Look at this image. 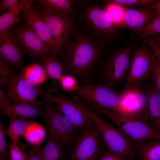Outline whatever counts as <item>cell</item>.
Listing matches in <instances>:
<instances>
[{"label": "cell", "mask_w": 160, "mask_h": 160, "mask_svg": "<svg viewBox=\"0 0 160 160\" xmlns=\"http://www.w3.org/2000/svg\"><path fill=\"white\" fill-rule=\"evenodd\" d=\"M97 45L87 37L80 35L74 41L59 49L55 57L62 64L65 72L78 79L89 73L98 59Z\"/></svg>", "instance_id": "obj_1"}, {"label": "cell", "mask_w": 160, "mask_h": 160, "mask_svg": "<svg viewBox=\"0 0 160 160\" xmlns=\"http://www.w3.org/2000/svg\"><path fill=\"white\" fill-rule=\"evenodd\" d=\"M83 106L97 126L107 150L124 156L129 160H135L134 142L118 128L105 122L92 108L88 105H83Z\"/></svg>", "instance_id": "obj_2"}, {"label": "cell", "mask_w": 160, "mask_h": 160, "mask_svg": "<svg viewBox=\"0 0 160 160\" xmlns=\"http://www.w3.org/2000/svg\"><path fill=\"white\" fill-rule=\"evenodd\" d=\"M88 105L104 114L134 142L148 139L160 140V132L139 117L110 111L96 104Z\"/></svg>", "instance_id": "obj_3"}, {"label": "cell", "mask_w": 160, "mask_h": 160, "mask_svg": "<svg viewBox=\"0 0 160 160\" xmlns=\"http://www.w3.org/2000/svg\"><path fill=\"white\" fill-rule=\"evenodd\" d=\"M39 95L43 98V121L49 122L65 148L75 142L79 133L50 98L49 94L41 87Z\"/></svg>", "instance_id": "obj_4"}, {"label": "cell", "mask_w": 160, "mask_h": 160, "mask_svg": "<svg viewBox=\"0 0 160 160\" xmlns=\"http://www.w3.org/2000/svg\"><path fill=\"white\" fill-rule=\"evenodd\" d=\"M105 148L94 122L79 133L69 160H99L107 151Z\"/></svg>", "instance_id": "obj_5"}, {"label": "cell", "mask_w": 160, "mask_h": 160, "mask_svg": "<svg viewBox=\"0 0 160 160\" xmlns=\"http://www.w3.org/2000/svg\"><path fill=\"white\" fill-rule=\"evenodd\" d=\"M48 93L54 103L79 133L94 123L76 96L65 97L55 88L49 89Z\"/></svg>", "instance_id": "obj_6"}, {"label": "cell", "mask_w": 160, "mask_h": 160, "mask_svg": "<svg viewBox=\"0 0 160 160\" xmlns=\"http://www.w3.org/2000/svg\"><path fill=\"white\" fill-rule=\"evenodd\" d=\"M73 92L77 97L86 100L88 103L97 104L113 111H120V100L118 94L102 83H87L79 85Z\"/></svg>", "instance_id": "obj_7"}, {"label": "cell", "mask_w": 160, "mask_h": 160, "mask_svg": "<svg viewBox=\"0 0 160 160\" xmlns=\"http://www.w3.org/2000/svg\"><path fill=\"white\" fill-rule=\"evenodd\" d=\"M131 52V47L126 46L109 56L102 70V83L115 91L118 85L127 78Z\"/></svg>", "instance_id": "obj_8"}, {"label": "cell", "mask_w": 160, "mask_h": 160, "mask_svg": "<svg viewBox=\"0 0 160 160\" xmlns=\"http://www.w3.org/2000/svg\"><path fill=\"white\" fill-rule=\"evenodd\" d=\"M18 46L23 55L39 61L44 56H55V53L25 22L13 28Z\"/></svg>", "instance_id": "obj_9"}, {"label": "cell", "mask_w": 160, "mask_h": 160, "mask_svg": "<svg viewBox=\"0 0 160 160\" xmlns=\"http://www.w3.org/2000/svg\"><path fill=\"white\" fill-rule=\"evenodd\" d=\"M155 54L146 46L134 48L130 59L125 88L140 85V82L149 77Z\"/></svg>", "instance_id": "obj_10"}, {"label": "cell", "mask_w": 160, "mask_h": 160, "mask_svg": "<svg viewBox=\"0 0 160 160\" xmlns=\"http://www.w3.org/2000/svg\"><path fill=\"white\" fill-rule=\"evenodd\" d=\"M38 11L59 50L70 43L75 27L72 16L58 15L44 10Z\"/></svg>", "instance_id": "obj_11"}, {"label": "cell", "mask_w": 160, "mask_h": 160, "mask_svg": "<svg viewBox=\"0 0 160 160\" xmlns=\"http://www.w3.org/2000/svg\"><path fill=\"white\" fill-rule=\"evenodd\" d=\"M38 87L28 81L20 73L15 74L7 82V95L11 102H24L40 107L43 103L37 99Z\"/></svg>", "instance_id": "obj_12"}, {"label": "cell", "mask_w": 160, "mask_h": 160, "mask_svg": "<svg viewBox=\"0 0 160 160\" xmlns=\"http://www.w3.org/2000/svg\"><path fill=\"white\" fill-rule=\"evenodd\" d=\"M118 94L120 100V113L137 116L146 120L150 119L145 89H143L139 85L125 88Z\"/></svg>", "instance_id": "obj_13"}, {"label": "cell", "mask_w": 160, "mask_h": 160, "mask_svg": "<svg viewBox=\"0 0 160 160\" xmlns=\"http://www.w3.org/2000/svg\"><path fill=\"white\" fill-rule=\"evenodd\" d=\"M34 1L23 0V8L20 12L21 17L56 55L59 50L58 48L38 10L35 7Z\"/></svg>", "instance_id": "obj_14"}, {"label": "cell", "mask_w": 160, "mask_h": 160, "mask_svg": "<svg viewBox=\"0 0 160 160\" xmlns=\"http://www.w3.org/2000/svg\"><path fill=\"white\" fill-rule=\"evenodd\" d=\"M23 56L17 44L13 28L0 36V60L5 61L20 71L25 65Z\"/></svg>", "instance_id": "obj_15"}, {"label": "cell", "mask_w": 160, "mask_h": 160, "mask_svg": "<svg viewBox=\"0 0 160 160\" xmlns=\"http://www.w3.org/2000/svg\"><path fill=\"white\" fill-rule=\"evenodd\" d=\"M44 110L37 107L24 102H9L0 104V116L6 115L15 118L25 120L28 118L42 117Z\"/></svg>", "instance_id": "obj_16"}, {"label": "cell", "mask_w": 160, "mask_h": 160, "mask_svg": "<svg viewBox=\"0 0 160 160\" xmlns=\"http://www.w3.org/2000/svg\"><path fill=\"white\" fill-rule=\"evenodd\" d=\"M86 17L90 25L105 35L116 34L119 28L104 9L96 7L91 8L87 11Z\"/></svg>", "instance_id": "obj_17"}, {"label": "cell", "mask_w": 160, "mask_h": 160, "mask_svg": "<svg viewBox=\"0 0 160 160\" xmlns=\"http://www.w3.org/2000/svg\"><path fill=\"white\" fill-rule=\"evenodd\" d=\"M157 15L153 11L145 7L140 9L127 8L124 15L126 28L138 35Z\"/></svg>", "instance_id": "obj_18"}, {"label": "cell", "mask_w": 160, "mask_h": 160, "mask_svg": "<svg viewBox=\"0 0 160 160\" xmlns=\"http://www.w3.org/2000/svg\"><path fill=\"white\" fill-rule=\"evenodd\" d=\"M44 121L48 129L49 136L46 144L41 149L43 160H62L65 148L49 122Z\"/></svg>", "instance_id": "obj_19"}, {"label": "cell", "mask_w": 160, "mask_h": 160, "mask_svg": "<svg viewBox=\"0 0 160 160\" xmlns=\"http://www.w3.org/2000/svg\"><path fill=\"white\" fill-rule=\"evenodd\" d=\"M77 1L74 0H37L34 4L38 10H44L60 15L73 16V8Z\"/></svg>", "instance_id": "obj_20"}, {"label": "cell", "mask_w": 160, "mask_h": 160, "mask_svg": "<svg viewBox=\"0 0 160 160\" xmlns=\"http://www.w3.org/2000/svg\"><path fill=\"white\" fill-rule=\"evenodd\" d=\"M148 99V109L153 128L160 132V94L154 85L145 88Z\"/></svg>", "instance_id": "obj_21"}, {"label": "cell", "mask_w": 160, "mask_h": 160, "mask_svg": "<svg viewBox=\"0 0 160 160\" xmlns=\"http://www.w3.org/2000/svg\"><path fill=\"white\" fill-rule=\"evenodd\" d=\"M9 123L5 131V134L9 136L12 143L18 144L20 138L29 129L39 124L33 121L18 119L8 117Z\"/></svg>", "instance_id": "obj_22"}, {"label": "cell", "mask_w": 160, "mask_h": 160, "mask_svg": "<svg viewBox=\"0 0 160 160\" xmlns=\"http://www.w3.org/2000/svg\"><path fill=\"white\" fill-rule=\"evenodd\" d=\"M137 160H160V140L134 142Z\"/></svg>", "instance_id": "obj_23"}, {"label": "cell", "mask_w": 160, "mask_h": 160, "mask_svg": "<svg viewBox=\"0 0 160 160\" xmlns=\"http://www.w3.org/2000/svg\"><path fill=\"white\" fill-rule=\"evenodd\" d=\"M23 9L20 0L18 5L13 9L8 10L0 16V36L7 34L12 27H14L23 20L20 12Z\"/></svg>", "instance_id": "obj_24"}, {"label": "cell", "mask_w": 160, "mask_h": 160, "mask_svg": "<svg viewBox=\"0 0 160 160\" xmlns=\"http://www.w3.org/2000/svg\"><path fill=\"white\" fill-rule=\"evenodd\" d=\"M20 73L36 86H41L46 83L48 79L44 67L36 63L25 66Z\"/></svg>", "instance_id": "obj_25"}, {"label": "cell", "mask_w": 160, "mask_h": 160, "mask_svg": "<svg viewBox=\"0 0 160 160\" xmlns=\"http://www.w3.org/2000/svg\"><path fill=\"white\" fill-rule=\"evenodd\" d=\"M39 62L44 64L48 79L57 83L64 72L61 63L54 56L43 57Z\"/></svg>", "instance_id": "obj_26"}, {"label": "cell", "mask_w": 160, "mask_h": 160, "mask_svg": "<svg viewBox=\"0 0 160 160\" xmlns=\"http://www.w3.org/2000/svg\"><path fill=\"white\" fill-rule=\"evenodd\" d=\"M107 3L104 9L109 15L114 24L119 28H126L124 22V15L127 8L116 3Z\"/></svg>", "instance_id": "obj_27"}, {"label": "cell", "mask_w": 160, "mask_h": 160, "mask_svg": "<svg viewBox=\"0 0 160 160\" xmlns=\"http://www.w3.org/2000/svg\"><path fill=\"white\" fill-rule=\"evenodd\" d=\"M45 135L44 128L39 124L29 129L23 136L32 145H39L44 139Z\"/></svg>", "instance_id": "obj_28"}, {"label": "cell", "mask_w": 160, "mask_h": 160, "mask_svg": "<svg viewBox=\"0 0 160 160\" xmlns=\"http://www.w3.org/2000/svg\"><path fill=\"white\" fill-rule=\"evenodd\" d=\"M18 70L7 62L0 60V86L4 89L10 77L15 74H17Z\"/></svg>", "instance_id": "obj_29"}, {"label": "cell", "mask_w": 160, "mask_h": 160, "mask_svg": "<svg viewBox=\"0 0 160 160\" xmlns=\"http://www.w3.org/2000/svg\"><path fill=\"white\" fill-rule=\"evenodd\" d=\"M159 34H160V15H157L138 35L143 38Z\"/></svg>", "instance_id": "obj_30"}, {"label": "cell", "mask_w": 160, "mask_h": 160, "mask_svg": "<svg viewBox=\"0 0 160 160\" xmlns=\"http://www.w3.org/2000/svg\"><path fill=\"white\" fill-rule=\"evenodd\" d=\"M18 144L7 143V147L10 150V159L11 160H26L27 148L25 145V144Z\"/></svg>", "instance_id": "obj_31"}, {"label": "cell", "mask_w": 160, "mask_h": 160, "mask_svg": "<svg viewBox=\"0 0 160 160\" xmlns=\"http://www.w3.org/2000/svg\"><path fill=\"white\" fill-rule=\"evenodd\" d=\"M58 81L62 90L66 92H73L79 86L76 78L73 76L68 74H64Z\"/></svg>", "instance_id": "obj_32"}, {"label": "cell", "mask_w": 160, "mask_h": 160, "mask_svg": "<svg viewBox=\"0 0 160 160\" xmlns=\"http://www.w3.org/2000/svg\"><path fill=\"white\" fill-rule=\"evenodd\" d=\"M6 130L3 122L0 121V160H8L10 159L9 154L7 150L5 135Z\"/></svg>", "instance_id": "obj_33"}, {"label": "cell", "mask_w": 160, "mask_h": 160, "mask_svg": "<svg viewBox=\"0 0 160 160\" xmlns=\"http://www.w3.org/2000/svg\"><path fill=\"white\" fill-rule=\"evenodd\" d=\"M154 85L160 94V62L155 55L151 73Z\"/></svg>", "instance_id": "obj_34"}, {"label": "cell", "mask_w": 160, "mask_h": 160, "mask_svg": "<svg viewBox=\"0 0 160 160\" xmlns=\"http://www.w3.org/2000/svg\"><path fill=\"white\" fill-rule=\"evenodd\" d=\"M153 0H111L104 1L107 3H116L124 7H130L145 6Z\"/></svg>", "instance_id": "obj_35"}, {"label": "cell", "mask_w": 160, "mask_h": 160, "mask_svg": "<svg viewBox=\"0 0 160 160\" xmlns=\"http://www.w3.org/2000/svg\"><path fill=\"white\" fill-rule=\"evenodd\" d=\"M26 160H43L41 149L39 145L30 146L26 149Z\"/></svg>", "instance_id": "obj_36"}, {"label": "cell", "mask_w": 160, "mask_h": 160, "mask_svg": "<svg viewBox=\"0 0 160 160\" xmlns=\"http://www.w3.org/2000/svg\"><path fill=\"white\" fill-rule=\"evenodd\" d=\"M17 0H2L0 3V14L4 11L12 9L16 7L18 4Z\"/></svg>", "instance_id": "obj_37"}, {"label": "cell", "mask_w": 160, "mask_h": 160, "mask_svg": "<svg viewBox=\"0 0 160 160\" xmlns=\"http://www.w3.org/2000/svg\"><path fill=\"white\" fill-rule=\"evenodd\" d=\"M99 160H129L122 155L110 152L107 150L102 156Z\"/></svg>", "instance_id": "obj_38"}, {"label": "cell", "mask_w": 160, "mask_h": 160, "mask_svg": "<svg viewBox=\"0 0 160 160\" xmlns=\"http://www.w3.org/2000/svg\"><path fill=\"white\" fill-rule=\"evenodd\" d=\"M143 41L150 46L160 62V49L156 44L150 40L148 37L143 38Z\"/></svg>", "instance_id": "obj_39"}, {"label": "cell", "mask_w": 160, "mask_h": 160, "mask_svg": "<svg viewBox=\"0 0 160 160\" xmlns=\"http://www.w3.org/2000/svg\"><path fill=\"white\" fill-rule=\"evenodd\" d=\"M145 6L153 11L156 15H160V0H153Z\"/></svg>", "instance_id": "obj_40"}, {"label": "cell", "mask_w": 160, "mask_h": 160, "mask_svg": "<svg viewBox=\"0 0 160 160\" xmlns=\"http://www.w3.org/2000/svg\"><path fill=\"white\" fill-rule=\"evenodd\" d=\"M9 102H11L7 96V92L4 89L0 88V104H3Z\"/></svg>", "instance_id": "obj_41"}, {"label": "cell", "mask_w": 160, "mask_h": 160, "mask_svg": "<svg viewBox=\"0 0 160 160\" xmlns=\"http://www.w3.org/2000/svg\"><path fill=\"white\" fill-rule=\"evenodd\" d=\"M148 38L154 42L156 44H160V34L152 36Z\"/></svg>", "instance_id": "obj_42"}, {"label": "cell", "mask_w": 160, "mask_h": 160, "mask_svg": "<svg viewBox=\"0 0 160 160\" xmlns=\"http://www.w3.org/2000/svg\"><path fill=\"white\" fill-rule=\"evenodd\" d=\"M159 47V48L160 49V44H156Z\"/></svg>", "instance_id": "obj_43"}]
</instances>
